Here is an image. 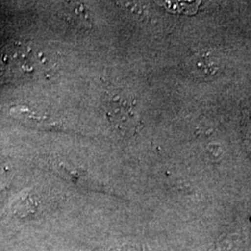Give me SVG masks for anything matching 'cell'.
Wrapping results in <instances>:
<instances>
[{"mask_svg":"<svg viewBox=\"0 0 251 251\" xmlns=\"http://www.w3.org/2000/svg\"><path fill=\"white\" fill-rule=\"evenodd\" d=\"M7 191H8L7 183L3 179H0V203L4 200Z\"/></svg>","mask_w":251,"mask_h":251,"instance_id":"6","label":"cell"},{"mask_svg":"<svg viewBox=\"0 0 251 251\" xmlns=\"http://www.w3.org/2000/svg\"><path fill=\"white\" fill-rule=\"evenodd\" d=\"M9 117L22 125L32 128H44L50 125L48 117L34 108L24 104L9 108Z\"/></svg>","mask_w":251,"mask_h":251,"instance_id":"3","label":"cell"},{"mask_svg":"<svg viewBox=\"0 0 251 251\" xmlns=\"http://www.w3.org/2000/svg\"><path fill=\"white\" fill-rule=\"evenodd\" d=\"M67 13H68V18L71 20V22H76L77 20V23L85 25L88 21L87 13L84 9V7L81 5H76L73 8H70L67 10Z\"/></svg>","mask_w":251,"mask_h":251,"instance_id":"5","label":"cell"},{"mask_svg":"<svg viewBox=\"0 0 251 251\" xmlns=\"http://www.w3.org/2000/svg\"><path fill=\"white\" fill-rule=\"evenodd\" d=\"M106 117L115 129L126 134L134 133L140 124L134 107L122 98H113L108 102Z\"/></svg>","mask_w":251,"mask_h":251,"instance_id":"2","label":"cell"},{"mask_svg":"<svg viewBox=\"0 0 251 251\" xmlns=\"http://www.w3.org/2000/svg\"><path fill=\"white\" fill-rule=\"evenodd\" d=\"M36 56L30 48L13 46L0 54V71L11 77H25L36 71Z\"/></svg>","mask_w":251,"mask_h":251,"instance_id":"1","label":"cell"},{"mask_svg":"<svg viewBox=\"0 0 251 251\" xmlns=\"http://www.w3.org/2000/svg\"><path fill=\"white\" fill-rule=\"evenodd\" d=\"M37 210V203L35 198L28 192L21 193L9 205V212L19 218H26L35 214Z\"/></svg>","mask_w":251,"mask_h":251,"instance_id":"4","label":"cell"}]
</instances>
